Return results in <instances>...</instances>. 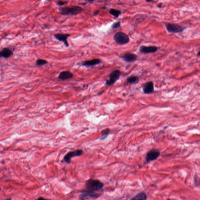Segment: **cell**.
<instances>
[{"label": "cell", "mask_w": 200, "mask_h": 200, "mask_svg": "<svg viewBox=\"0 0 200 200\" xmlns=\"http://www.w3.org/2000/svg\"><path fill=\"white\" fill-rule=\"evenodd\" d=\"M83 9L80 6L61 7L59 8V13L62 15H76L81 13Z\"/></svg>", "instance_id": "obj_1"}, {"label": "cell", "mask_w": 200, "mask_h": 200, "mask_svg": "<svg viewBox=\"0 0 200 200\" xmlns=\"http://www.w3.org/2000/svg\"><path fill=\"white\" fill-rule=\"evenodd\" d=\"M104 184L99 180L90 179L86 182V190L96 192L101 190L104 187Z\"/></svg>", "instance_id": "obj_2"}, {"label": "cell", "mask_w": 200, "mask_h": 200, "mask_svg": "<svg viewBox=\"0 0 200 200\" xmlns=\"http://www.w3.org/2000/svg\"><path fill=\"white\" fill-rule=\"evenodd\" d=\"M113 39L116 43L120 45H125L130 41L129 36L122 32H117L114 36Z\"/></svg>", "instance_id": "obj_3"}, {"label": "cell", "mask_w": 200, "mask_h": 200, "mask_svg": "<svg viewBox=\"0 0 200 200\" xmlns=\"http://www.w3.org/2000/svg\"><path fill=\"white\" fill-rule=\"evenodd\" d=\"M121 74V72L119 70H113L109 74L108 80L106 81V85L111 86L113 85L119 79Z\"/></svg>", "instance_id": "obj_4"}, {"label": "cell", "mask_w": 200, "mask_h": 200, "mask_svg": "<svg viewBox=\"0 0 200 200\" xmlns=\"http://www.w3.org/2000/svg\"><path fill=\"white\" fill-rule=\"evenodd\" d=\"M100 195V194L97 193L96 192L84 190L81 191V194L79 196V199L82 200L92 199H95L99 197Z\"/></svg>", "instance_id": "obj_5"}, {"label": "cell", "mask_w": 200, "mask_h": 200, "mask_svg": "<svg viewBox=\"0 0 200 200\" xmlns=\"http://www.w3.org/2000/svg\"><path fill=\"white\" fill-rule=\"evenodd\" d=\"M160 155V152L157 149H152L148 151L145 157L146 162H150L155 160Z\"/></svg>", "instance_id": "obj_6"}, {"label": "cell", "mask_w": 200, "mask_h": 200, "mask_svg": "<svg viewBox=\"0 0 200 200\" xmlns=\"http://www.w3.org/2000/svg\"><path fill=\"white\" fill-rule=\"evenodd\" d=\"M83 154V151L81 149H78L73 151H70L66 154L64 157V160L67 163H70L72 158L76 156L82 155Z\"/></svg>", "instance_id": "obj_7"}, {"label": "cell", "mask_w": 200, "mask_h": 200, "mask_svg": "<svg viewBox=\"0 0 200 200\" xmlns=\"http://www.w3.org/2000/svg\"><path fill=\"white\" fill-rule=\"evenodd\" d=\"M167 31L170 33H177L181 32L184 30L183 28L179 25L173 24H168L166 25Z\"/></svg>", "instance_id": "obj_8"}, {"label": "cell", "mask_w": 200, "mask_h": 200, "mask_svg": "<svg viewBox=\"0 0 200 200\" xmlns=\"http://www.w3.org/2000/svg\"><path fill=\"white\" fill-rule=\"evenodd\" d=\"M158 49V47L156 46H146L142 45L140 47L139 50L140 52L142 54H149L156 52Z\"/></svg>", "instance_id": "obj_9"}, {"label": "cell", "mask_w": 200, "mask_h": 200, "mask_svg": "<svg viewBox=\"0 0 200 200\" xmlns=\"http://www.w3.org/2000/svg\"><path fill=\"white\" fill-rule=\"evenodd\" d=\"M120 57L125 62H135L137 59V56L133 53L127 52L120 56Z\"/></svg>", "instance_id": "obj_10"}, {"label": "cell", "mask_w": 200, "mask_h": 200, "mask_svg": "<svg viewBox=\"0 0 200 200\" xmlns=\"http://www.w3.org/2000/svg\"><path fill=\"white\" fill-rule=\"evenodd\" d=\"M144 94H150L154 92V84L152 81H148L144 84L142 88Z\"/></svg>", "instance_id": "obj_11"}, {"label": "cell", "mask_w": 200, "mask_h": 200, "mask_svg": "<svg viewBox=\"0 0 200 200\" xmlns=\"http://www.w3.org/2000/svg\"><path fill=\"white\" fill-rule=\"evenodd\" d=\"M70 36V34H69L57 33L54 35V37L56 40L63 42L66 47L69 46L67 38Z\"/></svg>", "instance_id": "obj_12"}, {"label": "cell", "mask_w": 200, "mask_h": 200, "mask_svg": "<svg viewBox=\"0 0 200 200\" xmlns=\"http://www.w3.org/2000/svg\"><path fill=\"white\" fill-rule=\"evenodd\" d=\"M101 62L99 59H94L90 60L85 61L82 62V65L85 67H92L99 65Z\"/></svg>", "instance_id": "obj_13"}, {"label": "cell", "mask_w": 200, "mask_h": 200, "mask_svg": "<svg viewBox=\"0 0 200 200\" xmlns=\"http://www.w3.org/2000/svg\"><path fill=\"white\" fill-rule=\"evenodd\" d=\"M13 51L12 49L8 47L3 48L0 52V57L5 58H8L13 55Z\"/></svg>", "instance_id": "obj_14"}, {"label": "cell", "mask_w": 200, "mask_h": 200, "mask_svg": "<svg viewBox=\"0 0 200 200\" xmlns=\"http://www.w3.org/2000/svg\"><path fill=\"white\" fill-rule=\"evenodd\" d=\"M73 74L69 71H62L59 75L58 79L62 81H65L73 77Z\"/></svg>", "instance_id": "obj_15"}, {"label": "cell", "mask_w": 200, "mask_h": 200, "mask_svg": "<svg viewBox=\"0 0 200 200\" xmlns=\"http://www.w3.org/2000/svg\"><path fill=\"white\" fill-rule=\"evenodd\" d=\"M139 80L138 77L135 75H131L127 77L126 81L127 84H133L137 82Z\"/></svg>", "instance_id": "obj_16"}, {"label": "cell", "mask_w": 200, "mask_h": 200, "mask_svg": "<svg viewBox=\"0 0 200 200\" xmlns=\"http://www.w3.org/2000/svg\"><path fill=\"white\" fill-rule=\"evenodd\" d=\"M147 196L146 194L144 192H142L138 194L131 199V200H146Z\"/></svg>", "instance_id": "obj_17"}, {"label": "cell", "mask_w": 200, "mask_h": 200, "mask_svg": "<svg viewBox=\"0 0 200 200\" xmlns=\"http://www.w3.org/2000/svg\"><path fill=\"white\" fill-rule=\"evenodd\" d=\"M109 12L111 15L115 17V18H118L119 16L121 14V12L120 11L117 10V9H110Z\"/></svg>", "instance_id": "obj_18"}, {"label": "cell", "mask_w": 200, "mask_h": 200, "mask_svg": "<svg viewBox=\"0 0 200 200\" xmlns=\"http://www.w3.org/2000/svg\"><path fill=\"white\" fill-rule=\"evenodd\" d=\"M109 132H110V130L108 128L102 131V135L100 138V140H105L107 137V136L108 135Z\"/></svg>", "instance_id": "obj_19"}, {"label": "cell", "mask_w": 200, "mask_h": 200, "mask_svg": "<svg viewBox=\"0 0 200 200\" xmlns=\"http://www.w3.org/2000/svg\"><path fill=\"white\" fill-rule=\"evenodd\" d=\"M47 61L42 59H38L36 62V65L38 66H43L47 63Z\"/></svg>", "instance_id": "obj_20"}, {"label": "cell", "mask_w": 200, "mask_h": 200, "mask_svg": "<svg viewBox=\"0 0 200 200\" xmlns=\"http://www.w3.org/2000/svg\"><path fill=\"white\" fill-rule=\"evenodd\" d=\"M194 182L196 187L200 186V178L197 175H195L194 177Z\"/></svg>", "instance_id": "obj_21"}, {"label": "cell", "mask_w": 200, "mask_h": 200, "mask_svg": "<svg viewBox=\"0 0 200 200\" xmlns=\"http://www.w3.org/2000/svg\"><path fill=\"white\" fill-rule=\"evenodd\" d=\"M121 25V24L120 22H116L113 23L112 25V29H117L120 27Z\"/></svg>", "instance_id": "obj_22"}, {"label": "cell", "mask_w": 200, "mask_h": 200, "mask_svg": "<svg viewBox=\"0 0 200 200\" xmlns=\"http://www.w3.org/2000/svg\"><path fill=\"white\" fill-rule=\"evenodd\" d=\"M67 1L58 0L57 2H56V4H57V5L59 6H62L64 5L65 4H67Z\"/></svg>", "instance_id": "obj_23"}, {"label": "cell", "mask_w": 200, "mask_h": 200, "mask_svg": "<svg viewBox=\"0 0 200 200\" xmlns=\"http://www.w3.org/2000/svg\"><path fill=\"white\" fill-rule=\"evenodd\" d=\"M162 4H159L158 5H157V7H159V8H161V7H162Z\"/></svg>", "instance_id": "obj_24"}, {"label": "cell", "mask_w": 200, "mask_h": 200, "mask_svg": "<svg viewBox=\"0 0 200 200\" xmlns=\"http://www.w3.org/2000/svg\"><path fill=\"white\" fill-rule=\"evenodd\" d=\"M146 1H147V2H153L154 1V0H146Z\"/></svg>", "instance_id": "obj_25"}, {"label": "cell", "mask_w": 200, "mask_h": 200, "mask_svg": "<svg viewBox=\"0 0 200 200\" xmlns=\"http://www.w3.org/2000/svg\"><path fill=\"white\" fill-rule=\"evenodd\" d=\"M98 12H99V11H97V12H95V13H95V15H97V14L98 13Z\"/></svg>", "instance_id": "obj_26"}, {"label": "cell", "mask_w": 200, "mask_h": 200, "mask_svg": "<svg viewBox=\"0 0 200 200\" xmlns=\"http://www.w3.org/2000/svg\"><path fill=\"white\" fill-rule=\"evenodd\" d=\"M87 0L88 1H90V2H92V1H95L96 0Z\"/></svg>", "instance_id": "obj_27"}, {"label": "cell", "mask_w": 200, "mask_h": 200, "mask_svg": "<svg viewBox=\"0 0 200 200\" xmlns=\"http://www.w3.org/2000/svg\"><path fill=\"white\" fill-rule=\"evenodd\" d=\"M197 56H200V51H199V52H198V54H197Z\"/></svg>", "instance_id": "obj_28"}, {"label": "cell", "mask_w": 200, "mask_h": 200, "mask_svg": "<svg viewBox=\"0 0 200 200\" xmlns=\"http://www.w3.org/2000/svg\"></svg>", "instance_id": "obj_29"}]
</instances>
